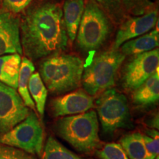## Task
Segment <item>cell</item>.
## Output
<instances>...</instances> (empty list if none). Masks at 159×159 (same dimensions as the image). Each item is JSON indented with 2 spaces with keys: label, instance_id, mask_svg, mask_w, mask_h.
<instances>
[{
  "label": "cell",
  "instance_id": "1",
  "mask_svg": "<svg viewBox=\"0 0 159 159\" xmlns=\"http://www.w3.org/2000/svg\"><path fill=\"white\" fill-rule=\"evenodd\" d=\"M20 38L22 51L30 61L65 50L69 38L61 5L43 2L27 9L20 20Z\"/></svg>",
  "mask_w": 159,
  "mask_h": 159
},
{
  "label": "cell",
  "instance_id": "2",
  "mask_svg": "<svg viewBox=\"0 0 159 159\" xmlns=\"http://www.w3.org/2000/svg\"><path fill=\"white\" fill-rule=\"evenodd\" d=\"M84 64L76 55L56 53L41 63L39 75L47 89L61 94L78 88L82 80Z\"/></svg>",
  "mask_w": 159,
  "mask_h": 159
},
{
  "label": "cell",
  "instance_id": "3",
  "mask_svg": "<svg viewBox=\"0 0 159 159\" xmlns=\"http://www.w3.org/2000/svg\"><path fill=\"white\" fill-rule=\"evenodd\" d=\"M55 130L79 152H91L100 144L98 119L94 111L59 119L55 123Z\"/></svg>",
  "mask_w": 159,
  "mask_h": 159
},
{
  "label": "cell",
  "instance_id": "4",
  "mask_svg": "<svg viewBox=\"0 0 159 159\" xmlns=\"http://www.w3.org/2000/svg\"><path fill=\"white\" fill-rule=\"evenodd\" d=\"M111 20L94 0L85 5L78 30L77 44L81 50L90 52L100 48L112 33Z\"/></svg>",
  "mask_w": 159,
  "mask_h": 159
},
{
  "label": "cell",
  "instance_id": "5",
  "mask_svg": "<svg viewBox=\"0 0 159 159\" xmlns=\"http://www.w3.org/2000/svg\"><path fill=\"white\" fill-rule=\"evenodd\" d=\"M125 57L119 49H111L95 57L83 70L81 82L85 91L94 96L111 88Z\"/></svg>",
  "mask_w": 159,
  "mask_h": 159
},
{
  "label": "cell",
  "instance_id": "6",
  "mask_svg": "<svg viewBox=\"0 0 159 159\" xmlns=\"http://www.w3.org/2000/svg\"><path fill=\"white\" fill-rule=\"evenodd\" d=\"M97 114L105 135L132 126L128 99L115 89H107L96 102Z\"/></svg>",
  "mask_w": 159,
  "mask_h": 159
},
{
  "label": "cell",
  "instance_id": "7",
  "mask_svg": "<svg viewBox=\"0 0 159 159\" xmlns=\"http://www.w3.org/2000/svg\"><path fill=\"white\" fill-rule=\"evenodd\" d=\"M43 129L35 113L30 112L22 122L0 136V144L13 147L32 155H41Z\"/></svg>",
  "mask_w": 159,
  "mask_h": 159
},
{
  "label": "cell",
  "instance_id": "8",
  "mask_svg": "<svg viewBox=\"0 0 159 159\" xmlns=\"http://www.w3.org/2000/svg\"><path fill=\"white\" fill-rule=\"evenodd\" d=\"M159 50H152L136 55L127 63L122 77L123 87L128 91H135L158 70Z\"/></svg>",
  "mask_w": 159,
  "mask_h": 159
},
{
  "label": "cell",
  "instance_id": "9",
  "mask_svg": "<svg viewBox=\"0 0 159 159\" xmlns=\"http://www.w3.org/2000/svg\"><path fill=\"white\" fill-rule=\"evenodd\" d=\"M30 114L16 90L0 82V134L8 132Z\"/></svg>",
  "mask_w": 159,
  "mask_h": 159
},
{
  "label": "cell",
  "instance_id": "10",
  "mask_svg": "<svg viewBox=\"0 0 159 159\" xmlns=\"http://www.w3.org/2000/svg\"><path fill=\"white\" fill-rule=\"evenodd\" d=\"M20 19L16 14L0 8V56L22 54Z\"/></svg>",
  "mask_w": 159,
  "mask_h": 159
},
{
  "label": "cell",
  "instance_id": "11",
  "mask_svg": "<svg viewBox=\"0 0 159 159\" xmlns=\"http://www.w3.org/2000/svg\"><path fill=\"white\" fill-rule=\"evenodd\" d=\"M158 22V11L151 10L144 15L131 18L121 24L111 49H119L126 41L144 35Z\"/></svg>",
  "mask_w": 159,
  "mask_h": 159
},
{
  "label": "cell",
  "instance_id": "12",
  "mask_svg": "<svg viewBox=\"0 0 159 159\" xmlns=\"http://www.w3.org/2000/svg\"><path fill=\"white\" fill-rule=\"evenodd\" d=\"M94 105V98L86 91H72L56 97L51 102L52 114L55 117L79 114L90 110Z\"/></svg>",
  "mask_w": 159,
  "mask_h": 159
},
{
  "label": "cell",
  "instance_id": "13",
  "mask_svg": "<svg viewBox=\"0 0 159 159\" xmlns=\"http://www.w3.org/2000/svg\"><path fill=\"white\" fill-rule=\"evenodd\" d=\"M84 8L83 0H66L63 4V21L68 38L71 41H75L77 36Z\"/></svg>",
  "mask_w": 159,
  "mask_h": 159
},
{
  "label": "cell",
  "instance_id": "14",
  "mask_svg": "<svg viewBox=\"0 0 159 159\" xmlns=\"http://www.w3.org/2000/svg\"><path fill=\"white\" fill-rule=\"evenodd\" d=\"M134 91L133 99L135 104L139 106H149L158 102L159 99L158 70Z\"/></svg>",
  "mask_w": 159,
  "mask_h": 159
},
{
  "label": "cell",
  "instance_id": "15",
  "mask_svg": "<svg viewBox=\"0 0 159 159\" xmlns=\"http://www.w3.org/2000/svg\"><path fill=\"white\" fill-rule=\"evenodd\" d=\"M159 44L158 30H153L142 36L133 39L123 43L120 51L126 55H136L156 49Z\"/></svg>",
  "mask_w": 159,
  "mask_h": 159
},
{
  "label": "cell",
  "instance_id": "16",
  "mask_svg": "<svg viewBox=\"0 0 159 159\" xmlns=\"http://www.w3.org/2000/svg\"><path fill=\"white\" fill-rule=\"evenodd\" d=\"M21 58L19 54L0 56V82L16 89Z\"/></svg>",
  "mask_w": 159,
  "mask_h": 159
},
{
  "label": "cell",
  "instance_id": "17",
  "mask_svg": "<svg viewBox=\"0 0 159 159\" xmlns=\"http://www.w3.org/2000/svg\"><path fill=\"white\" fill-rule=\"evenodd\" d=\"M35 71V66L32 61L24 57L21 59V66H20L19 79H18V91L19 94L23 99L26 106L30 108L32 110L36 111L35 103L30 94L28 89V83L30 77Z\"/></svg>",
  "mask_w": 159,
  "mask_h": 159
},
{
  "label": "cell",
  "instance_id": "18",
  "mask_svg": "<svg viewBox=\"0 0 159 159\" xmlns=\"http://www.w3.org/2000/svg\"><path fill=\"white\" fill-rule=\"evenodd\" d=\"M120 145L130 159H151L140 133L125 135L120 139Z\"/></svg>",
  "mask_w": 159,
  "mask_h": 159
},
{
  "label": "cell",
  "instance_id": "19",
  "mask_svg": "<svg viewBox=\"0 0 159 159\" xmlns=\"http://www.w3.org/2000/svg\"><path fill=\"white\" fill-rule=\"evenodd\" d=\"M28 89L30 94L35 102L36 111L42 117L44 114V108L47 97V89L39 72L33 73L29 80Z\"/></svg>",
  "mask_w": 159,
  "mask_h": 159
},
{
  "label": "cell",
  "instance_id": "20",
  "mask_svg": "<svg viewBox=\"0 0 159 159\" xmlns=\"http://www.w3.org/2000/svg\"><path fill=\"white\" fill-rule=\"evenodd\" d=\"M43 159H85L68 150L58 141L49 136L45 144Z\"/></svg>",
  "mask_w": 159,
  "mask_h": 159
},
{
  "label": "cell",
  "instance_id": "21",
  "mask_svg": "<svg viewBox=\"0 0 159 159\" xmlns=\"http://www.w3.org/2000/svg\"><path fill=\"white\" fill-rule=\"evenodd\" d=\"M102 7L111 21L122 24L127 18L121 0H94Z\"/></svg>",
  "mask_w": 159,
  "mask_h": 159
},
{
  "label": "cell",
  "instance_id": "22",
  "mask_svg": "<svg viewBox=\"0 0 159 159\" xmlns=\"http://www.w3.org/2000/svg\"><path fill=\"white\" fill-rule=\"evenodd\" d=\"M125 13L139 16L152 9L153 3L150 0H121Z\"/></svg>",
  "mask_w": 159,
  "mask_h": 159
},
{
  "label": "cell",
  "instance_id": "23",
  "mask_svg": "<svg viewBox=\"0 0 159 159\" xmlns=\"http://www.w3.org/2000/svg\"><path fill=\"white\" fill-rule=\"evenodd\" d=\"M97 156L99 159H130L122 146L116 143L105 145L102 149L97 151Z\"/></svg>",
  "mask_w": 159,
  "mask_h": 159
},
{
  "label": "cell",
  "instance_id": "24",
  "mask_svg": "<svg viewBox=\"0 0 159 159\" xmlns=\"http://www.w3.org/2000/svg\"><path fill=\"white\" fill-rule=\"evenodd\" d=\"M143 139L149 156L151 159H155L158 156L159 136L158 131L149 130L146 135H143Z\"/></svg>",
  "mask_w": 159,
  "mask_h": 159
},
{
  "label": "cell",
  "instance_id": "25",
  "mask_svg": "<svg viewBox=\"0 0 159 159\" xmlns=\"http://www.w3.org/2000/svg\"><path fill=\"white\" fill-rule=\"evenodd\" d=\"M0 159H37L35 156L20 149L0 144Z\"/></svg>",
  "mask_w": 159,
  "mask_h": 159
},
{
  "label": "cell",
  "instance_id": "26",
  "mask_svg": "<svg viewBox=\"0 0 159 159\" xmlns=\"http://www.w3.org/2000/svg\"><path fill=\"white\" fill-rule=\"evenodd\" d=\"M31 2L32 0H2L3 9L17 14L25 11Z\"/></svg>",
  "mask_w": 159,
  "mask_h": 159
},
{
  "label": "cell",
  "instance_id": "27",
  "mask_svg": "<svg viewBox=\"0 0 159 159\" xmlns=\"http://www.w3.org/2000/svg\"><path fill=\"white\" fill-rule=\"evenodd\" d=\"M148 125H150L152 128L158 129V115L157 114L152 118H151L150 121L148 122Z\"/></svg>",
  "mask_w": 159,
  "mask_h": 159
},
{
  "label": "cell",
  "instance_id": "28",
  "mask_svg": "<svg viewBox=\"0 0 159 159\" xmlns=\"http://www.w3.org/2000/svg\"><path fill=\"white\" fill-rule=\"evenodd\" d=\"M155 159H158V156H157V157H156V158H155Z\"/></svg>",
  "mask_w": 159,
  "mask_h": 159
}]
</instances>
